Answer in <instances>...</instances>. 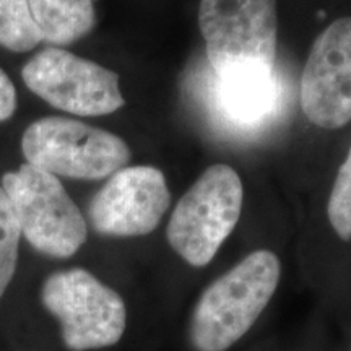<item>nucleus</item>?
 Returning a JSON list of instances; mask_svg holds the SVG:
<instances>
[{
    "label": "nucleus",
    "instance_id": "nucleus-1",
    "mask_svg": "<svg viewBox=\"0 0 351 351\" xmlns=\"http://www.w3.org/2000/svg\"><path fill=\"white\" fill-rule=\"evenodd\" d=\"M278 257L256 251L202 293L189 324L195 351H226L251 330L278 288Z\"/></svg>",
    "mask_w": 351,
    "mask_h": 351
},
{
    "label": "nucleus",
    "instance_id": "nucleus-2",
    "mask_svg": "<svg viewBox=\"0 0 351 351\" xmlns=\"http://www.w3.org/2000/svg\"><path fill=\"white\" fill-rule=\"evenodd\" d=\"M197 19L218 78L274 73L278 0H199Z\"/></svg>",
    "mask_w": 351,
    "mask_h": 351
},
{
    "label": "nucleus",
    "instance_id": "nucleus-3",
    "mask_svg": "<svg viewBox=\"0 0 351 351\" xmlns=\"http://www.w3.org/2000/svg\"><path fill=\"white\" fill-rule=\"evenodd\" d=\"M243 197V182L231 166H210L171 215L166 230L171 247L189 265H207L238 225Z\"/></svg>",
    "mask_w": 351,
    "mask_h": 351
},
{
    "label": "nucleus",
    "instance_id": "nucleus-4",
    "mask_svg": "<svg viewBox=\"0 0 351 351\" xmlns=\"http://www.w3.org/2000/svg\"><path fill=\"white\" fill-rule=\"evenodd\" d=\"M2 189L21 234L38 252L69 258L80 251L86 221L57 176L26 163L2 176Z\"/></svg>",
    "mask_w": 351,
    "mask_h": 351
},
{
    "label": "nucleus",
    "instance_id": "nucleus-5",
    "mask_svg": "<svg viewBox=\"0 0 351 351\" xmlns=\"http://www.w3.org/2000/svg\"><path fill=\"white\" fill-rule=\"evenodd\" d=\"M21 150L29 165L80 181L111 178L130 160V148L111 132L67 117H43L25 130Z\"/></svg>",
    "mask_w": 351,
    "mask_h": 351
},
{
    "label": "nucleus",
    "instance_id": "nucleus-6",
    "mask_svg": "<svg viewBox=\"0 0 351 351\" xmlns=\"http://www.w3.org/2000/svg\"><path fill=\"white\" fill-rule=\"evenodd\" d=\"M41 301L60 322L64 345L72 351L108 348L125 332L124 300L85 269L62 270L47 276L41 288Z\"/></svg>",
    "mask_w": 351,
    "mask_h": 351
},
{
    "label": "nucleus",
    "instance_id": "nucleus-7",
    "mask_svg": "<svg viewBox=\"0 0 351 351\" xmlns=\"http://www.w3.org/2000/svg\"><path fill=\"white\" fill-rule=\"evenodd\" d=\"M21 77L34 95L75 116H106L125 103L116 72L60 47L29 59Z\"/></svg>",
    "mask_w": 351,
    "mask_h": 351
},
{
    "label": "nucleus",
    "instance_id": "nucleus-8",
    "mask_svg": "<svg viewBox=\"0 0 351 351\" xmlns=\"http://www.w3.org/2000/svg\"><path fill=\"white\" fill-rule=\"evenodd\" d=\"M300 96L311 124L333 130L351 122V16L333 20L315 38Z\"/></svg>",
    "mask_w": 351,
    "mask_h": 351
},
{
    "label": "nucleus",
    "instance_id": "nucleus-9",
    "mask_svg": "<svg viewBox=\"0 0 351 351\" xmlns=\"http://www.w3.org/2000/svg\"><path fill=\"white\" fill-rule=\"evenodd\" d=\"M171 194L165 174L153 166H129L114 173L88 205V219L98 234L137 238L156 230Z\"/></svg>",
    "mask_w": 351,
    "mask_h": 351
},
{
    "label": "nucleus",
    "instance_id": "nucleus-10",
    "mask_svg": "<svg viewBox=\"0 0 351 351\" xmlns=\"http://www.w3.org/2000/svg\"><path fill=\"white\" fill-rule=\"evenodd\" d=\"M282 83L270 75L218 78L217 106L219 112L241 127L262 125L278 108Z\"/></svg>",
    "mask_w": 351,
    "mask_h": 351
},
{
    "label": "nucleus",
    "instance_id": "nucleus-11",
    "mask_svg": "<svg viewBox=\"0 0 351 351\" xmlns=\"http://www.w3.org/2000/svg\"><path fill=\"white\" fill-rule=\"evenodd\" d=\"M43 41L67 46L85 38L96 25L95 0H28Z\"/></svg>",
    "mask_w": 351,
    "mask_h": 351
},
{
    "label": "nucleus",
    "instance_id": "nucleus-12",
    "mask_svg": "<svg viewBox=\"0 0 351 351\" xmlns=\"http://www.w3.org/2000/svg\"><path fill=\"white\" fill-rule=\"evenodd\" d=\"M41 41L28 0H0V46L12 52H26Z\"/></svg>",
    "mask_w": 351,
    "mask_h": 351
},
{
    "label": "nucleus",
    "instance_id": "nucleus-13",
    "mask_svg": "<svg viewBox=\"0 0 351 351\" xmlns=\"http://www.w3.org/2000/svg\"><path fill=\"white\" fill-rule=\"evenodd\" d=\"M20 238L21 231L15 213L5 191L0 187V298L3 296L15 275Z\"/></svg>",
    "mask_w": 351,
    "mask_h": 351
},
{
    "label": "nucleus",
    "instance_id": "nucleus-14",
    "mask_svg": "<svg viewBox=\"0 0 351 351\" xmlns=\"http://www.w3.org/2000/svg\"><path fill=\"white\" fill-rule=\"evenodd\" d=\"M328 221L337 236L343 241L351 239V147L341 163L327 204Z\"/></svg>",
    "mask_w": 351,
    "mask_h": 351
},
{
    "label": "nucleus",
    "instance_id": "nucleus-15",
    "mask_svg": "<svg viewBox=\"0 0 351 351\" xmlns=\"http://www.w3.org/2000/svg\"><path fill=\"white\" fill-rule=\"evenodd\" d=\"M16 111V90L5 72L0 69V122L10 119Z\"/></svg>",
    "mask_w": 351,
    "mask_h": 351
}]
</instances>
